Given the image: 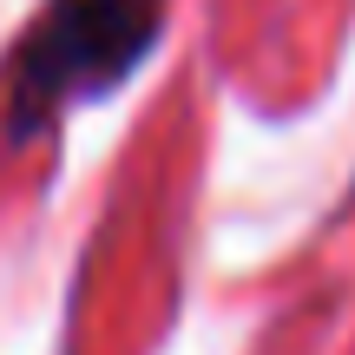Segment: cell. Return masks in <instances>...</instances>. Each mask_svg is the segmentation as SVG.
Masks as SVG:
<instances>
[{
    "mask_svg": "<svg viewBox=\"0 0 355 355\" xmlns=\"http://www.w3.org/2000/svg\"><path fill=\"white\" fill-rule=\"evenodd\" d=\"M171 0H46L0 73V139L33 145L73 105L112 99L165 33Z\"/></svg>",
    "mask_w": 355,
    "mask_h": 355,
    "instance_id": "6da1fadb",
    "label": "cell"
}]
</instances>
